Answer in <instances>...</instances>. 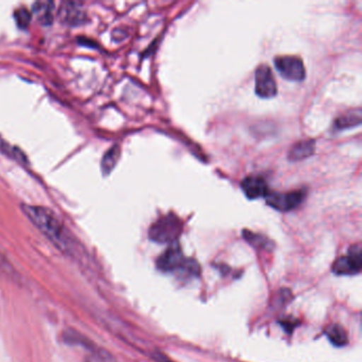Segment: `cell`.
I'll use <instances>...</instances> for the list:
<instances>
[{"label":"cell","instance_id":"cell-1","mask_svg":"<svg viewBox=\"0 0 362 362\" xmlns=\"http://www.w3.org/2000/svg\"><path fill=\"white\" fill-rule=\"evenodd\" d=\"M23 211L31 222L61 251L71 253L75 241L60 218L47 207L39 205H22Z\"/></svg>","mask_w":362,"mask_h":362},{"label":"cell","instance_id":"cell-2","mask_svg":"<svg viewBox=\"0 0 362 362\" xmlns=\"http://www.w3.org/2000/svg\"><path fill=\"white\" fill-rule=\"evenodd\" d=\"M183 230V222L175 214L156 220L149 228V238L158 243H175Z\"/></svg>","mask_w":362,"mask_h":362},{"label":"cell","instance_id":"cell-3","mask_svg":"<svg viewBox=\"0 0 362 362\" xmlns=\"http://www.w3.org/2000/svg\"><path fill=\"white\" fill-rule=\"evenodd\" d=\"M156 266H158V269L164 272H173V271L184 268L188 269L192 273L194 271L198 272L199 270L198 266L194 260L186 259L177 243H173L158 258Z\"/></svg>","mask_w":362,"mask_h":362},{"label":"cell","instance_id":"cell-4","mask_svg":"<svg viewBox=\"0 0 362 362\" xmlns=\"http://www.w3.org/2000/svg\"><path fill=\"white\" fill-rule=\"evenodd\" d=\"M306 197V192L303 189L288 192H269L266 196V202L269 206L279 211H293L300 206Z\"/></svg>","mask_w":362,"mask_h":362},{"label":"cell","instance_id":"cell-5","mask_svg":"<svg viewBox=\"0 0 362 362\" xmlns=\"http://www.w3.org/2000/svg\"><path fill=\"white\" fill-rule=\"evenodd\" d=\"M274 65L279 75L288 81L302 82L306 76L304 63L298 57H276L274 59Z\"/></svg>","mask_w":362,"mask_h":362},{"label":"cell","instance_id":"cell-6","mask_svg":"<svg viewBox=\"0 0 362 362\" xmlns=\"http://www.w3.org/2000/svg\"><path fill=\"white\" fill-rule=\"evenodd\" d=\"M362 268V251L360 245L349 249L346 256L338 258L332 264V271L338 275H356Z\"/></svg>","mask_w":362,"mask_h":362},{"label":"cell","instance_id":"cell-7","mask_svg":"<svg viewBox=\"0 0 362 362\" xmlns=\"http://www.w3.org/2000/svg\"><path fill=\"white\" fill-rule=\"evenodd\" d=\"M255 93L258 97L270 99L276 96L277 84L272 69L268 65H260L255 71Z\"/></svg>","mask_w":362,"mask_h":362},{"label":"cell","instance_id":"cell-8","mask_svg":"<svg viewBox=\"0 0 362 362\" xmlns=\"http://www.w3.org/2000/svg\"><path fill=\"white\" fill-rule=\"evenodd\" d=\"M59 18L67 26H79L86 21V12L82 4L65 1L59 10Z\"/></svg>","mask_w":362,"mask_h":362},{"label":"cell","instance_id":"cell-9","mask_svg":"<svg viewBox=\"0 0 362 362\" xmlns=\"http://www.w3.org/2000/svg\"><path fill=\"white\" fill-rule=\"evenodd\" d=\"M240 187L243 194L250 200L266 198L267 194L270 192L266 180L259 175H250L245 177L241 182Z\"/></svg>","mask_w":362,"mask_h":362},{"label":"cell","instance_id":"cell-10","mask_svg":"<svg viewBox=\"0 0 362 362\" xmlns=\"http://www.w3.org/2000/svg\"><path fill=\"white\" fill-rule=\"evenodd\" d=\"M315 141L313 139H305V141H298L296 145L292 146L289 151L290 160L298 162V160H305L315 153Z\"/></svg>","mask_w":362,"mask_h":362},{"label":"cell","instance_id":"cell-11","mask_svg":"<svg viewBox=\"0 0 362 362\" xmlns=\"http://www.w3.org/2000/svg\"><path fill=\"white\" fill-rule=\"evenodd\" d=\"M54 4L52 1H37L33 5V13L44 26H48L54 22Z\"/></svg>","mask_w":362,"mask_h":362},{"label":"cell","instance_id":"cell-12","mask_svg":"<svg viewBox=\"0 0 362 362\" xmlns=\"http://www.w3.org/2000/svg\"><path fill=\"white\" fill-rule=\"evenodd\" d=\"M361 124V111L354 110L343 114L340 117L337 118L334 122V128L337 130H344V129L354 128Z\"/></svg>","mask_w":362,"mask_h":362},{"label":"cell","instance_id":"cell-13","mask_svg":"<svg viewBox=\"0 0 362 362\" xmlns=\"http://www.w3.org/2000/svg\"><path fill=\"white\" fill-rule=\"evenodd\" d=\"M120 156L119 146L115 145L112 147L107 153L103 156V162H101V170L105 175H109L110 173L115 168L117 164L118 158Z\"/></svg>","mask_w":362,"mask_h":362},{"label":"cell","instance_id":"cell-14","mask_svg":"<svg viewBox=\"0 0 362 362\" xmlns=\"http://www.w3.org/2000/svg\"><path fill=\"white\" fill-rule=\"evenodd\" d=\"M326 334H327L330 342L336 346H344L349 342L346 332L342 326L338 325V324L330 325L326 330Z\"/></svg>","mask_w":362,"mask_h":362},{"label":"cell","instance_id":"cell-15","mask_svg":"<svg viewBox=\"0 0 362 362\" xmlns=\"http://www.w3.org/2000/svg\"><path fill=\"white\" fill-rule=\"evenodd\" d=\"M0 152L9 156V158H13L16 162L22 163V164H28V158L25 156L24 152L20 148L10 145L9 143H7L1 137H0Z\"/></svg>","mask_w":362,"mask_h":362},{"label":"cell","instance_id":"cell-16","mask_svg":"<svg viewBox=\"0 0 362 362\" xmlns=\"http://www.w3.org/2000/svg\"><path fill=\"white\" fill-rule=\"evenodd\" d=\"M83 362H116L113 356L109 351L96 346L90 349V353L84 358Z\"/></svg>","mask_w":362,"mask_h":362},{"label":"cell","instance_id":"cell-17","mask_svg":"<svg viewBox=\"0 0 362 362\" xmlns=\"http://www.w3.org/2000/svg\"><path fill=\"white\" fill-rule=\"evenodd\" d=\"M14 18H16V24L20 28L26 29L30 25L33 14L26 8H21V9L16 10Z\"/></svg>","mask_w":362,"mask_h":362},{"label":"cell","instance_id":"cell-18","mask_svg":"<svg viewBox=\"0 0 362 362\" xmlns=\"http://www.w3.org/2000/svg\"><path fill=\"white\" fill-rule=\"evenodd\" d=\"M243 235H245V239L250 241V243H253L254 245H258L262 247H268V240L264 237L260 236V235L254 234V233L247 232V230H245Z\"/></svg>","mask_w":362,"mask_h":362}]
</instances>
